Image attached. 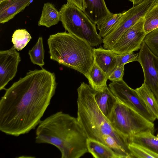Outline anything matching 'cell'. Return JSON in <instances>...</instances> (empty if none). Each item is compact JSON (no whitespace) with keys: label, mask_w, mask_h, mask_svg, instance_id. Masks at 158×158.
<instances>
[{"label":"cell","mask_w":158,"mask_h":158,"mask_svg":"<svg viewBox=\"0 0 158 158\" xmlns=\"http://www.w3.org/2000/svg\"><path fill=\"white\" fill-rule=\"evenodd\" d=\"M123 14V12L112 13L97 23L98 34L103 39L111 33L119 22Z\"/></svg>","instance_id":"obj_20"},{"label":"cell","mask_w":158,"mask_h":158,"mask_svg":"<svg viewBox=\"0 0 158 158\" xmlns=\"http://www.w3.org/2000/svg\"><path fill=\"white\" fill-rule=\"evenodd\" d=\"M87 139L77 118L61 111L41 120L36 131L35 142L55 146L61 158H79L88 152Z\"/></svg>","instance_id":"obj_3"},{"label":"cell","mask_w":158,"mask_h":158,"mask_svg":"<svg viewBox=\"0 0 158 158\" xmlns=\"http://www.w3.org/2000/svg\"><path fill=\"white\" fill-rule=\"evenodd\" d=\"M60 21V12L50 2L45 3L42 9L41 16L38 21V26L50 27L57 24Z\"/></svg>","instance_id":"obj_16"},{"label":"cell","mask_w":158,"mask_h":158,"mask_svg":"<svg viewBox=\"0 0 158 158\" xmlns=\"http://www.w3.org/2000/svg\"><path fill=\"white\" fill-rule=\"evenodd\" d=\"M137 61L143 69L144 83L148 87L158 102V57L143 41L139 52Z\"/></svg>","instance_id":"obj_9"},{"label":"cell","mask_w":158,"mask_h":158,"mask_svg":"<svg viewBox=\"0 0 158 158\" xmlns=\"http://www.w3.org/2000/svg\"><path fill=\"white\" fill-rule=\"evenodd\" d=\"M129 143H133L142 146L158 155V137L151 132L137 135L131 137Z\"/></svg>","instance_id":"obj_19"},{"label":"cell","mask_w":158,"mask_h":158,"mask_svg":"<svg viewBox=\"0 0 158 158\" xmlns=\"http://www.w3.org/2000/svg\"><path fill=\"white\" fill-rule=\"evenodd\" d=\"M129 1L132 2L134 6L137 5L145 0H128Z\"/></svg>","instance_id":"obj_30"},{"label":"cell","mask_w":158,"mask_h":158,"mask_svg":"<svg viewBox=\"0 0 158 158\" xmlns=\"http://www.w3.org/2000/svg\"><path fill=\"white\" fill-rule=\"evenodd\" d=\"M86 78L88 80L90 87L95 91L107 87L106 82L108 76L94 63Z\"/></svg>","instance_id":"obj_18"},{"label":"cell","mask_w":158,"mask_h":158,"mask_svg":"<svg viewBox=\"0 0 158 158\" xmlns=\"http://www.w3.org/2000/svg\"><path fill=\"white\" fill-rule=\"evenodd\" d=\"M14 45L10 49L0 51V90L5 89L15 76L21 58Z\"/></svg>","instance_id":"obj_11"},{"label":"cell","mask_w":158,"mask_h":158,"mask_svg":"<svg viewBox=\"0 0 158 158\" xmlns=\"http://www.w3.org/2000/svg\"><path fill=\"white\" fill-rule=\"evenodd\" d=\"M124 65L116 67L108 76V79L112 82L122 80L124 75Z\"/></svg>","instance_id":"obj_28"},{"label":"cell","mask_w":158,"mask_h":158,"mask_svg":"<svg viewBox=\"0 0 158 158\" xmlns=\"http://www.w3.org/2000/svg\"><path fill=\"white\" fill-rule=\"evenodd\" d=\"M86 8L83 12L94 23H97L112 13L105 0H84Z\"/></svg>","instance_id":"obj_15"},{"label":"cell","mask_w":158,"mask_h":158,"mask_svg":"<svg viewBox=\"0 0 158 158\" xmlns=\"http://www.w3.org/2000/svg\"><path fill=\"white\" fill-rule=\"evenodd\" d=\"M47 42L51 60L86 77L94 63L93 48L88 43L66 32L50 35Z\"/></svg>","instance_id":"obj_4"},{"label":"cell","mask_w":158,"mask_h":158,"mask_svg":"<svg viewBox=\"0 0 158 158\" xmlns=\"http://www.w3.org/2000/svg\"><path fill=\"white\" fill-rule=\"evenodd\" d=\"M88 152L95 158H120L119 156L108 147L95 140L88 139Z\"/></svg>","instance_id":"obj_17"},{"label":"cell","mask_w":158,"mask_h":158,"mask_svg":"<svg viewBox=\"0 0 158 158\" xmlns=\"http://www.w3.org/2000/svg\"><path fill=\"white\" fill-rule=\"evenodd\" d=\"M143 25V17L122 35L111 49L118 54L123 55L140 49L146 35Z\"/></svg>","instance_id":"obj_10"},{"label":"cell","mask_w":158,"mask_h":158,"mask_svg":"<svg viewBox=\"0 0 158 158\" xmlns=\"http://www.w3.org/2000/svg\"><path fill=\"white\" fill-rule=\"evenodd\" d=\"M4 0H0V2H1L3 1Z\"/></svg>","instance_id":"obj_31"},{"label":"cell","mask_w":158,"mask_h":158,"mask_svg":"<svg viewBox=\"0 0 158 158\" xmlns=\"http://www.w3.org/2000/svg\"><path fill=\"white\" fill-rule=\"evenodd\" d=\"M33 0H4L0 2V23H4L13 19Z\"/></svg>","instance_id":"obj_13"},{"label":"cell","mask_w":158,"mask_h":158,"mask_svg":"<svg viewBox=\"0 0 158 158\" xmlns=\"http://www.w3.org/2000/svg\"><path fill=\"white\" fill-rule=\"evenodd\" d=\"M60 21L66 31L88 43L92 47L103 43L98 34L96 24L92 23L83 11L67 2L59 11Z\"/></svg>","instance_id":"obj_5"},{"label":"cell","mask_w":158,"mask_h":158,"mask_svg":"<svg viewBox=\"0 0 158 158\" xmlns=\"http://www.w3.org/2000/svg\"><path fill=\"white\" fill-rule=\"evenodd\" d=\"M147 107L158 119V102L148 87L144 83L135 89Z\"/></svg>","instance_id":"obj_21"},{"label":"cell","mask_w":158,"mask_h":158,"mask_svg":"<svg viewBox=\"0 0 158 158\" xmlns=\"http://www.w3.org/2000/svg\"><path fill=\"white\" fill-rule=\"evenodd\" d=\"M143 41L151 51L158 57V28L147 34Z\"/></svg>","instance_id":"obj_26"},{"label":"cell","mask_w":158,"mask_h":158,"mask_svg":"<svg viewBox=\"0 0 158 158\" xmlns=\"http://www.w3.org/2000/svg\"><path fill=\"white\" fill-rule=\"evenodd\" d=\"M31 39L29 33L25 29H19L13 34L12 42L15 48L18 51L22 50Z\"/></svg>","instance_id":"obj_24"},{"label":"cell","mask_w":158,"mask_h":158,"mask_svg":"<svg viewBox=\"0 0 158 158\" xmlns=\"http://www.w3.org/2000/svg\"><path fill=\"white\" fill-rule=\"evenodd\" d=\"M128 147L131 152L130 158H158V155L139 145L130 143Z\"/></svg>","instance_id":"obj_25"},{"label":"cell","mask_w":158,"mask_h":158,"mask_svg":"<svg viewBox=\"0 0 158 158\" xmlns=\"http://www.w3.org/2000/svg\"><path fill=\"white\" fill-rule=\"evenodd\" d=\"M144 29L147 34L158 28V2H154L144 17Z\"/></svg>","instance_id":"obj_22"},{"label":"cell","mask_w":158,"mask_h":158,"mask_svg":"<svg viewBox=\"0 0 158 158\" xmlns=\"http://www.w3.org/2000/svg\"><path fill=\"white\" fill-rule=\"evenodd\" d=\"M155 0L158 2V0Z\"/></svg>","instance_id":"obj_33"},{"label":"cell","mask_w":158,"mask_h":158,"mask_svg":"<svg viewBox=\"0 0 158 158\" xmlns=\"http://www.w3.org/2000/svg\"><path fill=\"white\" fill-rule=\"evenodd\" d=\"M155 0H145L123 12L120 20L114 29L109 35L102 39L103 48L111 49L122 35L144 17Z\"/></svg>","instance_id":"obj_7"},{"label":"cell","mask_w":158,"mask_h":158,"mask_svg":"<svg viewBox=\"0 0 158 158\" xmlns=\"http://www.w3.org/2000/svg\"><path fill=\"white\" fill-rule=\"evenodd\" d=\"M94 98L98 107L107 119L118 102L117 99L108 87L95 90Z\"/></svg>","instance_id":"obj_14"},{"label":"cell","mask_w":158,"mask_h":158,"mask_svg":"<svg viewBox=\"0 0 158 158\" xmlns=\"http://www.w3.org/2000/svg\"><path fill=\"white\" fill-rule=\"evenodd\" d=\"M77 118L87 138L109 147L120 158H130L128 139L114 130L98 107L95 90L84 82L77 89Z\"/></svg>","instance_id":"obj_2"},{"label":"cell","mask_w":158,"mask_h":158,"mask_svg":"<svg viewBox=\"0 0 158 158\" xmlns=\"http://www.w3.org/2000/svg\"><path fill=\"white\" fill-rule=\"evenodd\" d=\"M94 63L108 76L116 67L117 55L112 49L93 48Z\"/></svg>","instance_id":"obj_12"},{"label":"cell","mask_w":158,"mask_h":158,"mask_svg":"<svg viewBox=\"0 0 158 158\" xmlns=\"http://www.w3.org/2000/svg\"><path fill=\"white\" fill-rule=\"evenodd\" d=\"M156 136L158 137V133H157V136Z\"/></svg>","instance_id":"obj_32"},{"label":"cell","mask_w":158,"mask_h":158,"mask_svg":"<svg viewBox=\"0 0 158 158\" xmlns=\"http://www.w3.org/2000/svg\"><path fill=\"white\" fill-rule=\"evenodd\" d=\"M138 55L139 53L135 54L134 52L123 55L117 54L116 67L124 65L127 63L137 61Z\"/></svg>","instance_id":"obj_27"},{"label":"cell","mask_w":158,"mask_h":158,"mask_svg":"<svg viewBox=\"0 0 158 158\" xmlns=\"http://www.w3.org/2000/svg\"><path fill=\"white\" fill-rule=\"evenodd\" d=\"M67 2L70 3L83 11L86 6L84 0H67Z\"/></svg>","instance_id":"obj_29"},{"label":"cell","mask_w":158,"mask_h":158,"mask_svg":"<svg viewBox=\"0 0 158 158\" xmlns=\"http://www.w3.org/2000/svg\"><path fill=\"white\" fill-rule=\"evenodd\" d=\"M113 128L128 140L144 133L153 134L154 125L127 106L118 101L107 118Z\"/></svg>","instance_id":"obj_6"},{"label":"cell","mask_w":158,"mask_h":158,"mask_svg":"<svg viewBox=\"0 0 158 158\" xmlns=\"http://www.w3.org/2000/svg\"><path fill=\"white\" fill-rule=\"evenodd\" d=\"M54 73L29 70L6 89L0 100V130L15 136L28 133L38 125L55 94Z\"/></svg>","instance_id":"obj_1"},{"label":"cell","mask_w":158,"mask_h":158,"mask_svg":"<svg viewBox=\"0 0 158 158\" xmlns=\"http://www.w3.org/2000/svg\"><path fill=\"white\" fill-rule=\"evenodd\" d=\"M44 52L43 38L40 37L36 44L28 53L31 62L41 67L44 66Z\"/></svg>","instance_id":"obj_23"},{"label":"cell","mask_w":158,"mask_h":158,"mask_svg":"<svg viewBox=\"0 0 158 158\" xmlns=\"http://www.w3.org/2000/svg\"><path fill=\"white\" fill-rule=\"evenodd\" d=\"M109 87L118 101L131 108L151 122L153 123L156 120V117L135 90L129 86L123 79L112 82L109 85Z\"/></svg>","instance_id":"obj_8"}]
</instances>
